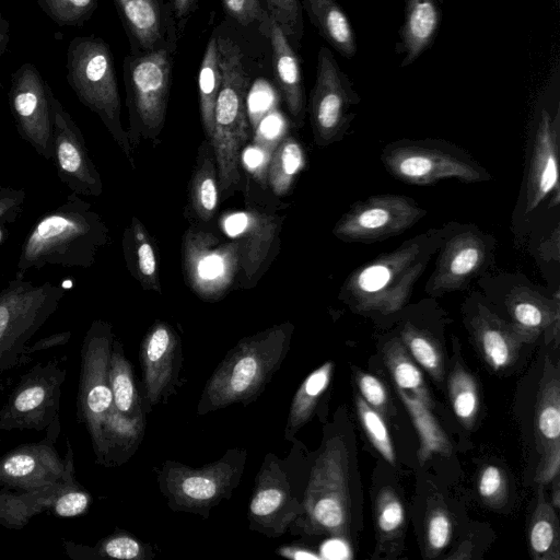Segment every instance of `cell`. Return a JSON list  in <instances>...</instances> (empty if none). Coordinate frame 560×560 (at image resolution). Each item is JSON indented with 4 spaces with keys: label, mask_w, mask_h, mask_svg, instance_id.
Instances as JSON below:
<instances>
[{
    "label": "cell",
    "mask_w": 560,
    "mask_h": 560,
    "mask_svg": "<svg viewBox=\"0 0 560 560\" xmlns=\"http://www.w3.org/2000/svg\"><path fill=\"white\" fill-rule=\"evenodd\" d=\"M452 537V521L442 506L431 509L425 517L424 553L427 558L438 557Z\"/></svg>",
    "instance_id": "cell-49"
},
{
    "label": "cell",
    "mask_w": 560,
    "mask_h": 560,
    "mask_svg": "<svg viewBox=\"0 0 560 560\" xmlns=\"http://www.w3.org/2000/svg\"><path fill=\"white\" fill-rule=\"evenodd\" d=\"M276 147L254 140L246 144L241 152V167L249 172L257 180L266 184L267 166Z\"/></svg>",
    "instance_id": "cell-54"
},
{
    "label": "cell",
    "mask_w": 560,
    "mask_h": 560,
    "mask_svg": "<svg viewBox=\"0 0 560 560\" xmlns=\"http://www.w3.org/2000/svg\"><path fill=\"white\" fill-rule=\"evenodd\" d=\"M425 214V209L410 197L371 196L353 203L337 221L332 234L343 242H381L404 233Z\"/></svg>",
    "instance_id": "cell-16"
},
{
    "label": "cell",
    "mask_w": 560,
    "mask_h": 560,
    "mask_svg": "<svg viewBox=\"0 0 560 560\" xmlns=\"http://www.w3.org/2000/svg\"><path fill=\"white\" fill-rule=\"evenodd\" d=\"M359 103L360 96L352 81L339 67L331 50L322 46L306 107L315 143L326 147L340 141L355 116L352 108Z\"/></svg>",
    "instance_id": "cell-14"
},
{
    "label": "cell",
    "mask_w": 560,
    "mask_h": 560,
    "mask_svg": "<svg viewBox=\"0 0 560 560\" xmlns=\"http://www.w3.org/2000/svg\"><path fill=\"white\" fill-rule=\"evenodd\" d=\"M67 357L39 361L22 374L0 407V433L45 431L59 417Z\"/></svg>",
    "instance_id": "cell-12"
},
{
    "label": "cell",
    "mask_w": 560,
    "mask_h": 560,
    "mask_svg": "<svg viewBox=\"0 0 560 560\" xmlns=\"http://www.w3.org/2000/svg\"><path fill=\"white\" fill-rule=\"evenodd\" d=\"M504 304L512 325L524 337L526 343L537 340L545 332L546 341L559 342L560 300L559 291L550 299L529 285L510 288Z\"/></svg>",
    "instance_id": "cell-26"
},
{
    "label": "cell",
    "mask_w": 560,
    "mask_h": 560,
    "mask_svg": "<svg viewBox=\"0 0 560 560\" xmlns=\"http://www.w3.org/2000/svg\"><path fill=\"white\" fill-rule=\"evenodd\" d=\"M92 502L90 492L80 483L63 491L55 504L52 515L61 518H71L84 514Z\"/></svg>",
    "instance_id": "cell-53"
},
{
    "label": "cell",
    "mask_w": 560,
    "mask_h": 560,
    "mask_svg": "<svg viewBox=\"0 0 560 560\" xmlns=\"http://www.w3.org/2000/svg\"><path fill=\"white\" fill-rule=\"evenodd\" d=\"M109 385L114 409L129 418L144 416L132 366L125 355L122 343L116 337L109 358Z\"/></svg>",
    "instance_id": "cell-35"
},
{
    "label": "cell",
    "mask_w": 560,
    "mask_h": 560,
    "mask_svg": "<svg viewBox=\"0 0 560 560\" xmlns=\"http://www.w3.org/2000/svg\"><path fill=\"white\" fill-rule=\"evenodd\" d=\"M54 153L57 176L71 192L100 197L103 183L81 129L58 98H54Z\"/></svg>",
    "instance_id": "cell-22"
},
{
    "label": "cell",
    "mask_w": 560,
    "mask_h": 560,
    "mask_svg": "<svg viewBox=\"0 0 560 560\" xmlns=\"http://www.w3.org/2000/svg\"><path fill=\"white\" fill-rule=\"evenodd\" d=\"M494 240L472 224L454 223L444 238L425 292L440 296L465 289L490 265Z\"/></svg>",
    "instance_id": "cell-17"
},
{
    "label": "cell",
    "mask_w": 560,
    "mask_h": 560,
    "mask_svg": "<svg viewBox=\"0 0 560 560\" xmlns=\"http://www.w3.org/2000/svg\"><path fill=\"white\" fill-rule=\"evenodd\" d=\"M560 475V445L540 453L535 481L538 486L550 483Z\"/></svg>",
    "instance_id": "cell-56"
},
{
    "label": "cell",
    "mask_w": 560,
    "mask_h": 560,
    "mask_svg": "<svg viewBox=\"0 0 560 560\" xmlns=\"http://www.w3.org/2000/svg\"><path fill=\"white\" fill-rule=\"evenodd\" d=\"M355 407L360 423L370 442L387 463L395 465L394 445L384 418L361 396L355 397Z\"/></svg>",
    "instance_id": "cell-47"
},
{
    "label": "cell",
    "mask_w": 560,
    "mask_h": 560,
    "mask_svg": "<svg viewBox=\"0 0 560 560\" xmlns=\"http://www.w3.org/2000/svg\"><path fill=\"white\" fill-rule=\"evenodd\" d=\"M65 294L60 284L16 278L0 291V393L10 384L11 373L28 363L26 346Z\"/></svg>",
    "instance_id": "cell-7"
},
{
    "label": "cell",
    "mask_w": 560,
    "mask_h": 560,
    "mask_svg": "<svg viewBox=\"0 0 560 560\" xmlns=\"http://www.w3.org/2000/svg\"><path fill=\"white\" fill-rule=\"evenodd\" d=\"M306 163L305 151L293 135L284 133L271 153L266 184L277 197L290 192Z\"/></svg>",
    "instance_id": "cell-36"
},
{
    "label": "cell",
    "mask_w": 560,
    "mask_h": 560,
    "mask_svg": "<svg viewBox=\"0 0 560 560\" xmlns=\"http://www.w3.org/2000/svg\"><path fill=\"white\" fill-rule=\"evenodd\" d=\"M130 45V52L177 46L171 4L163 0H113Z\"/></svg>",
    "instance_id": "cell-24"
},
{
    "label": "cell",
    "mask_w": 560,
    "mask_h": 560,
    "mask_svg": "<svg viewBox=\"0 0 560 560\" xmlns=\"http://www.w3.org/2000/svg\"><path fill=\"white\" fill-rule=\"evenodd\" d=\"M246 457L245 450L233 448L199 468L166 460L158 474L160 491L173 511L208 517L210 510L229 499L240 485Z\"/></svg>",
    "instance_id": "cell-9"
},
{
    "label": "cell",
    "mask_w": 560,
    "mask_h": 560,
    "mask_svg": "<svg viewBox=\"0 0 560 560\" xmlns=\"http://www.w3.org/2000/svg\"><path fill=\"white\" fill-rule=\"evenodd\" d=\"M334 368L332 361L325 362L310 373L298 388L291 402L285 425L284 438L287 440L292 439L311 420L320 397L330 384Z\"/></svg>",
    "instance_id": "cell-38"
},
{
    "label": "cell",
    "mask_w": 560,
    "mask_h": 560,
    "mask_svg": "<svg viewBox=\"0 0 560 560\" xmlns=\"http://www.w3.org/2000/svg\"><path fill=\"white\" fill-rule=\"evenodd\" d=\"M177 46L130 52L122 61L128 109V140L135 152L141 140H156L164 128Z\"/></svg>",
    "instance_id": "cell-6"
},
{
    "label": "cell",
    "mask_w": 560,
    "mask_h": 560,
    "mask_svg": "<svg viewBox=\"0 0 560 560\" xmlns=\"http://www.w3.org/2000/svg\"><path fill=\"white\" fill-rule=\"evenodd\" d=\"M354 380L363 400L383 418L390 412L389 398L384 384L376 376L357 370Z\"/></svg>",
    "instance_id": "cell-52"
},
{
    "label": "cell",
    "mask_w": 560,
    "mask_h": 560,
    "mask_svg": "<svg viewBox=\"0 0 560 560\" xmlns=\"http://www.w3.org/2000/svg\"><path fill=\"white\" fill-rule=\"evenodd\" d=\"M397 392L419 435V462H427L433 454L448 456L452 452L451 442L433 417L431 409L411 394L399 388Z\"/></svg>",
    "instance_id": "cell-39"
},
{
    "label": "cell",
    "mask_w": 560,
    "mask_h": 560,
    "mask_svg": "<svg viewBox=\"0 0 560 560\" xmlns=\"http://www.w3.org/2000/svg\"><path fill=\"white\" fill-rule=\"evenodd\" d=\"M283 218L254 209L234 211L221 217L222 233L237 245L241 288H253L269 268L280 245Z\"/></svg>",
    "instance_id": "cell-18"
},
{
    "label": "cell",
    "mask_w": 560,
    "mask_h": 560,
    "mask_svg": "<svg viewBox=\"0 0 560 560\" xmlns=\"http://www.w3.org/2000/svg\"><path fill=\"white\" fill-rule=\"evenodd\" d=\"M10 40V24L0 13V58L5 52Z\"/></svg>",
    "instance_id": "cell-60"
},
{
    "label": "cell",
    "mask_w": 560,
    "mask_h": 560,
    "mask_svg": "<svg viewBox=\"0 0 560 560\" xmlns=\"http://www.w3.org/2000/svg\"><path fill=\"white\" fill-rule=\"evenodd\" d=\"M115 335L108 322L95 319L86 330L80 352L77 418L85 425L96 463L103 465V424L113 408L109 358Z\"/></svg>",
    "instance_id": "cell-11"
},
{
    "label": "cell",
    "mask_w": 560,
    "mask_h": 560,
    "mask_svg": "<svg viewBox=\"0 0 560 560\" xmlns=\"http://www.w3.org/2000/svg\"><path fill=\"white\" fill-rule=\"evenodd\" d=\"M71 331L66 330L48 335L44 338L38 339L34 343H28L24 351L26 360L30 362L32 361L34 355L40 351L68 343L71 339Z\"/></svg>",
    "instance_id": "cell-57"
},
{
    "label": "cell",
    "mask_w": 560,
    "mask_h": 560,
    "mask_svg": "<svg viewBox=\"0 0 560 560\" xmlns=\"http://www.w3.org/2000/svg\"><path fill=\"white\" fill-rule=\"evenodd\" d=\"M535 436L539 454L560 445V377L549 358L545 359L537 392Z\"/></svg>",
    "instance_id": "cell-32"
},
{
    "label": "cell",
    "mask_w": 560,
    "mask_h": 560,
    "mask_svg": "<svg viewBox=\"0 0 560 560\" xmlns=\"http://www.w3.org/2000/svg\"><path fill=\"white\" fill-rule=\"evenodd\" d=\"M266 12L282 30L295 51L302 48L304 20L301 0H262Z\"/></svg>",
    "instance_id": "cell-46"
},
{
    "label": "cell",
    "mask_w": 560,
    "mask_h": 560,
    "mask_svg": "<svg viewBox=\"0 0 560 560\" xmlns=\"http://www.w3.org/2000/svg\"><path fill=\"white\" fill-rule=\"evenodd\" d=\"M199 0H171V9L177 30H183L188 18L196 11Z\"/></svg>",
    "instance_id": "cell-58"
},
{
    "label": "cell",
    "mask_w": 560,
    "mask_h": 560,
    "mask_svg": "<svg viewBox=\"0 0 560 560\" xmlns=\"http://www.w3.org/2000/svg\"><path fill=\"white\" fill-rule=\"evenodd\" d=\"M67 82L78 100L98 116L135 170L133 151L121 122V103L107 43L95 35L77 36L67 47Z\"/></svg>",
    "instance_id": "cell-5"
},
{
    "label": "cell",
    "mask_w": 560,
    "mask_h": 560,
    "mask_svg": "<svg viewBox=\"0 0 560 560\" xmlns=\"http://www.w3.org/2000/svg\"><path fill=\"white\" fill-rule=\"evenodd\" d=\"M259 30L270 42L275 81L289 116L296 128L304 124L306 95L299 52L290 45L279 25L264 11Z\"/></svg>",
    "instance_id": "cell-25"
},
{
    "label": "cell",
    "mask_w": 560,
    "mask_h": 560,
    "mask_svg": "<svg viewBox=\"0 0 560 560\" xmlns=\"http://www.w3.org/2000/svg\"><path fill=\"white\" fill-rule=\"evenodd\" d=\"M302 9L319 35L337 52L351 59L358 51L352 24L336 0H301Z\"/></svg>",
    "instance_id": "cell-33"
},
{
    "label": "cell",
    "mask_w": 560,
    "mask_h": 560,
    "mask_svg": "<svg viewBox=\"0 0 560 560\" xmlns=\"http://www.w3.org/2000/svg\"><path fill=\"white\" fill-rule=\"evenodd\" d=\"M552 491H551V505L557 511L560 508V475L557 476L552 481Z\"/></svg>",
    "instance_id": "cell-61"
},
{
    "label": "cell",
    "mask_w": 560,
    "mask_h": 560,
    "mask_svg": "<svg viewBox=\"0 0 560 560\" xmlns=\"http://www.w3.org/2000/svg\"><path fill=\"white\" fill-rule=\"evenodd\" d=\"M278 552L287 558L296 559V560H318L322 559V556L302 548V547H295V546H289V547H282L278 550Z\"/></svg>",
    "instance_id": "cell-59"
},
{
    "label": "cell",
    "mask_w": 560,
    "mask_h": 560,
    "mask_svg": "<svg viewBox=\"0 0 560 560\" xmlns=\"http://www.w3.org/2000/svg\"><path fill=\"white\" fill-rule=\"evenodd\" d=\"M469 328L483 360L494 371L513 364L522 345L526 343L511 322L499 317L482 303H476Z\"/></svg>",
    "instance_id": "cell-27"
},
{
    "label": "cell",
    "mask_w": 560,
    "mask_h": 560,
    "mask_svg": "<svg viewBox=\"0 0 560 560\" xmlns=\"http://www.w3.org/2000/svg\"><path fill=\"white\" fill-rule=\"evenodd\" d=\"M188 188L189 214L200 223H209L217 213L220 190L214 150L206 138L198 148Z\"/></svg>",
    "instance_id": "cell-30"
},
{
    "label": "cell",
    "mask_w": 560,
    "mask_h": 560,
    "mask_svg": "<svg viewBox=\"0 0 560 560\" xmlns=\"http://www.w3.org/2000/svg\"><path fill=\"white\" fill-rule=\"evenodd\" d=\"M302 513V502L293 494L283 463L276 455L267 454L256 476L248 505L249 528L269 537H279Z\"/></svg>",
    "instance_id": "cell-20"
},
{
    "label": "cell",
    "mask_w": 560,
    "mask_h": 560,
    "mask_svg": "<svg viewBox=\"0 0 560 560\" xmlns=\"http://www.w3.org/2000/svg\"><path fill=\"white\" fill-rule=\"evenodd\" d=\"M144 416L129 418L112 408L103 424V466L124 464L140 443L144 431Z\"/></svg>",
    "instance_id": "cell-34"
},
{
    "label": "cell",
    "mask_w": 560,
    "mask_h": 560,
    "mask_svg": "<svg viewBox=\"0 0 560 560\" xmlns=\"http://www.w3.org/2000/svg\"><path fill=\"white\" fill-rule=\"evenodd\" d=\"M143 399L150 412L165 401L178 384L182 366V342L166 322L156 320L145 332L140 346Z\"/></svg>",
    "instance_id": "cell-23"
},
{
    "label": "cell",
    "mask_w": 560,
    "mask_h": 560,
    "mask_svg": "<svg viewBox=\"0 0 560 560\" xmlns=\"http://www.w3.org/2000/svg\"><path fill=\"white\" fill-rule=\"evenodd\" d=\"M26 198L25 189L0 182V246L9 240L21 218Z\"/></svg>",
    "instance_id": "cell-50"
},
{
    "label": "cell",
    "mask_w": 560,
    "mask_h": 560,
    "mask_svg": "<svg viewBox=\"0 0 560 560\" xmlns=\"http://www.w3.org/2000/svg\"><path fill=\"white\" fill-rule=\"evenodd\" d=\"M225 13L243 26L258 22L265 11L260 0H220Z\"/></svg>",
    "instance_id": "cell-55"
},
{
    "label": "cell",
    "mask_w": 560,
    "mask_h": 560,
    "mask_svg": "<svg viewBox=\"0 0 560 560\" xmlns=\"http://www.w3.org/2000/svg\"><path fill=\"white\" fill-rule=\"evenodd\" d=\"M348 481L347 446L341 438L331 436L311 469L303 513L295 523L308 534L345 538L350 522Z\"/></svg>",
    "instance_id": "cell-8"
},
{
    "label": "cell",
    "mask_w": 560,
    "mask_h": 560,
    "mask_svg": "<svg viewBox=\"0 0 560 560\" xmlns=\"http://www.w3.org/2000/svg\"><path fill=\"white\" fill-rule=\"evenodd\" d=\"M156 245L143 223L132 217L122 234V253L127 269L143 290L162 292Z\"/></svg>",
    "instance_id": "cell-31"
},
{
    "label": "cell",
    "mask_w": 560,
    "mask_h": 560,
    "mask_svg": "<svg viewBox=\"0 0 560 560\" xmlns=\"http://www.w3.org/2000/svg\"><path fill=\"white\" fill-rule=\"evenodd\" d=\"M40 10L59 26L81 27L97 8V0H36Z\"/></svg>",
    "instance_id": "cell-48"
},
{
    "label": "cell",
    "mask_w": 560,
    "mask_h": 560,
    "mask_svg": "<svg viewBox=\"0 0 560 560\" xmlns=\"http://www.w3.org/2000/svg\"><path fill=\"white\" fill-rule=\"evenodd\" d=\"M293 330L285 322L241 339L207 381L197 413L254 401L284 361Z\"/></svg>",
    "instance_id": "cell-3"
},
{
    "label": "cell",
    "mask_w": 560,
    "mask_h": 560,
    "mask_svg": "<svg viewBox=\"0 0 560 560\" xmlns=\"http://www.w3.org/2000/svg\"><path fill=\"white\" fill-rule=\"evenodd\" d=\"M559 138V104L552 112L542 94L535 113L533 143L526 167L524 214L532 213L550 195L551 206L560 203Z\"/></svg>",
    "instance_id": "cell-21"
},
{
    "label": "cell",
    "mask_w": 560,
    "mask_h": 560,
    "mask_svg": "<svg viewBox=\"0 0 560 560\" xmlns=\"http://www.w3.org/2000/svg\"><path fill=\"white\" fill-rule=\"evenodd\" d=\"M400 340L413 359L435 381H442L444 374L442 351L430 332L406 322L400 331Z\"/></svg>",
    "instance_id": "cell-43"
},
{
    "label": "cell",
    "mask_w": 560,
    "mask_h": 560,
    "mask_svg": "<svg viewBox=\"0 0 560 560\" xmlns=\"http://www.w3.org/2000/svg\"><path fill=\"white\" fill-rule=\"evenodd\" d=\"M448 395L458 421L463 427L471 429L479 411V393L475 377L457 365L448 377Z\"/></svg>",
    "instance_id": "cell-45"
},
{
    "label": "cell",
    "mask_w": 560,
    "mask_h": 560,
    "mask_svg": "<svg viewBox=\"0 0 560 560\" xmlns=\"http://www.w3.org/2000/svg\"><path fill=\"white\" fill-rule=\"evenodd\" d=\"M375 527L378 546L401 538L405 529V510L396 491L387 486L381 489L375 501Z\"/></svg>",
    "instance_id": "cell-44"
},
{
    "label": "cell",
    "mask_w": 560,
    "mask_h": 560,
    "mask_svg": "<svg viewBox=\"0 0 560 560\" xmlns=\"http://www.w3.org/2000/svg\"><path fill=\"white\" fill-rule=\"evenodd\" d=\"M45 432L42 440L21 444L0 457V488L26 491L63 478L72 447L67 439L63 457L56 448L61 433L60 418L57 417Z\"/></svg>",
    "instance_id": "cell-19"
},
{
    "label": "cell",
    "mask_w": 560,
    "mask_h": 560,
    "mask_svg": "<svg viewBox=\"0 0 560 560\" xmlns=\"http://www.w3.org/2000/svg\"><path fill=\"white\" fill-rule=\"evenodd\" d=\"M180 254L185 282L201 300L222 299L237 279V245L224 234L192 225L182 237Z\"/></svg>",
    "instance_id": "cell-13"
},
{
    "label": "cell",
    "mask_w": 560,
    "mask_h": 560,
    "mask_svg": "<svg viewBox=\"0 0 560 560\" xmlns=\"http://www.w3.org/2000/svg\"><path fill=\"white\" fill-rule=\"evenodd\" d=\"M477 489L482 501L489 506H501L508 497V481L503 470L495 465L481 468Z\"/></svg>",
    "instance_id": "cell-51"
},
{
    "label": "cell",
    "mask_w": 560,
    "mask_h": 560,
    "mask_svg": "<svg viewBox=\"0 0 560 560\" xmlns=\"http://www.w3.org/2000/svg\"><path fill=\"white\" fill-rule=\"evenodd\" d=\"M387 172L408 185L427 186L442 179L479 183L490 174L472 156L444 140H398L387 144L381 155Z\"/></svg>",
    "instance_id": "cell-10"
},
{
    "label": "cell",
    "mask_w": 560,
    "mask_h": 560,
    "mask_svg": "<svg viewBox=\"0 0 560 560\" xmlns=\"http://www.w3.org/2000/svg\"><path fill=\"white\" fill-rule=\"evenodd\" d=\"M222 81L219 63L218 36L213 34L206 46L199 73L198 98L202 128L206 139L211 140L213 133L214 106Z\"/></svg>",
    "instance_id": "cell-41"
},
{
    "label": "cell",
    "mask_w": 560,
    "mask_h": 560,
    "mask_svg": "<svg viewBox=\"0 0 560 560\" xmlns=\"http://www.w3.org/2000/svg\"><path fill=\"white\" fill-rule=\"evenodd\" d=\"M453 224L424 231L360 266L343 282L340 298L360 313L401 311Z\"/></svg>",
    "instance_id": "cell-1"
},
{
    "label": "cell",
    "mask_w": 560,
    "mask_h": 560,
    "mask_svg": "<svg viewBox=\"0 0 560 560\" xmlns=\"http://www.w3.org/2000/svg\"><path fill=\"white\" fill-rule=\"evenodd\" d=\"M77 483L72 451L67 471L59 481L26 491L0 489V525L9 529H22L34 516L43 512L52 514L59 495Z\"/></svg>",
    "instance_id": "cell-28"
},
{
    "label": "cell",
    "mask_w": 560,
    "mask_h": 560,
    "mask_svg": "<svg viewBox=\"0 0 560 560\" xmlns=\"http://www.w3.org/2000/svg\"><path fill=\"white\" fill-rule=\"evenodd\" d=\"M404 21L396 51L402 55L400 67L412 65L428 50L441 26L442 10L438 0H401Z\"/></svg>",
    "instance_id": "cell-29"
},
{
    "label": "cell",
    "mask_w": 560,
    "mask_h": 560,
    "mask_svg": "<svg viewBox=\"0 0 560 560\" xmlns=\"http://www.w3.org/2000/svg\"><path fill=\"white\" fill-rule=\"evenodd\" d=\"M9 105L19 136L46 161L54 153L55 95L31 62L20 66L11 75Z\"/></svg>",
    "instance_id": "cell-15"
},
{
    "label": "cell",
    "mask_w": 560,
    "mask_h": 560,
    "mask_svg": "<svg viewBox=\"0 0 560 560\" xmlns=\"http://www.w3.org/2000/svg\"><path fill=\"white\" fill-rule=\"evenodd\" d=\"M382 352L396 387L411 394L431 409L433 406L432 397L423 375L408 355L400 338L389 339L384 345Z\"/></svg>",
    "instance_id": "cell-40"
},
{
    "label": "cell",
    "mask_w": 560,
    "mask_h": 560,
    "mask_svg": "<svg viewBox=\"0 0 560 560\" xmlns=\"http://www.w3.org/2000/svg\"><path fill=\"white\" fill-rule=\"evenodd\" d=\"M222 81L214 106L213 133L220 197H231L241 185V152L253 136L246 98L249 79L238 45L218 37Z\"/></svg>",
    "instance_id": "cell-4"
},
{
    "label": "cell",
    "mask_w": 560,
    "mask_h": 560,
    "mask_svg": "<svg viewBox=\"0 0 560 560\" xmlns=\"http://www.w3.org/2000/svg\"><path fill=\"white\" fill-rule=\"evenodd\" d=\"M544 487L538 488L537 503L529 523V550L536 560H560L559 520L555 508L546 500Z\"/></svg>",
    "instance_id": "cell-37"
},
{
    "label": "cell",
    "mask_w": 560,
    "mask_h": 560,
    "mask_svg": "<svg viewBox=\"0 0 560 560\" xmlns=\"http://www.w3.org/2000/svg\"><path fill=\"white\" fill-rule=\"evenodd\" d=\"M109 230L98 213L75 192L45 212L21 246L15 278L46 266L90 268L108 243Z\"/></svg>",
    "instance_id": "cell-2"
},
{
    "label": "cell",
    "mask_w": 560,
    "mask_h": 560,
    "mask_svg": "<svg viewBox=\"0 0 560 560\" xmlns=\"http://www.w3.org/2000/svg\"><path fill=\"white\" fill-rule=\"evenodd\" d=\"M65 553L72 560L114 558L121 560L144 559L147 550L139 540L126 533H114L94 546L62 540Z\"/></svg>",
    "instance_id": "cell-42"
}]
</instances>
